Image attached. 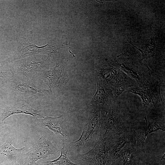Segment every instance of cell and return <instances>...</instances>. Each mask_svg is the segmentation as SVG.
Here are the masks:
<instances>
[{"label": "cell", "instance_id": "obj_6", "mask_svg": "<svg viewBox=\"0 0 165 165\" xmlns=\"http://www.w3.org/2000/svg\"><path fill=\"white\" fill-rule=\"evenodd\" d=\"M115 60L116 67L135 80L138 86L151 77L150 69L136 57L122 54Z\"/></svg>", "mask_w": 165, "mask_h": 165}, {"label": "cell", "instance_id": "obj_20", "mask_svg": "<svg viewBox=\"0 0 165 165\" xmlns=\"http://www.w3.org/2000/svg\"><path fill=\"white\" fill-rule=\"evenodd\" d=\"M130 43L133 45L131 42ZM134 46L137 49L139 50L142 53V58L141 59V60L144 59H145V60H146L151 57H153L155 55L156 53L155 45L152 40L151 41L149 44L147 45L144 50H141V49L137 48L135 46Z\"/></svg>", "mask_w": 165, "mask_h": 165}, {"label": "cell", "instance_id": "obj_16", "mask_svg": "<svg viewBox=\"0 0 165 165\" xmlns=\"http://www.w3.org/2000/svg\"><path fill=\"white\" fill-rule=\"evenodd\" d=\"M120 151L122 157V165H141L138 148L129 143Z\"/></svg>", "mask_w": 165, "mask_h": 165}, {"label": "cell", "instance_id": "obj_13", "mask_svg": "<svg viewBox=\"0 0 165 165\" xmlns=\"http://www.w3.org/2000/svg\"><path fill=\"white\" fill-rule=\"evenodd\" d=\"M13 140H8L0 146V164L18 161L27 152L28 145L20 148H16L12 145Z\"/></svg>", "mask_w": 165, "mask_h": 165}, {"label": "cell", "instance_id": "obj_25", "mask_svg": "<svg viewBox=\"0 0 165 165\" xmlns=\"http://www.w3.org/2000/svg\"><path fill=\"white\" fill-rule=\"evenodd\" d=\"M88 165H94L93 163H89Z\"/></svg>", "mask_w": 165, "mask_h": 165}, {"label": "cell", "instance_id": "obj_14", "mask_svg": "<svg viewBox=\"0 0 165 165\" xmlns=\"http://www.w3.org/2000/svg\"><path fill=\"white\" fill-rule=\"evenodd\" d=\"M136 135L134 130H127L119 136L116 144L109 153L108 160L110 165H113L115 161L120 156V151L129 143H133V139Z\"/></svg>", "mask_w": 165, "mask_h": 165}, {"label": "cell", "instance_id": "obj_19", "mask_svg": "<svg viewBox=\"0 0 165 165\" xmlns=\"http://www.w3.org/2000/svg\"><path fill=\"white\" fill-rule=\"evenodd\" d=\"M14 74L11 69L0 70V86L4 89L13 78Z\"/></svg>", "mask_w": 165, "mask_h": 165}, {"label": "cell", "instance_id": "obj_15", "mask_svg": "<svg viewBox=\"0 0 165 165\" xmlns=\"http://www.w3.org/2000/svg\"><path fill=\"white\" fill-rule=\"evenodd\" d=\"M137 86L135 80L119 69L112 86L114 101L116 102L119 96L125 90Z\"/></svg>", "mask_w": 165, "mask_h": 165}, {"label": "cell", "instance_id": "obj_21", "mask_svg": "<svg viewBox=\"0 0 165 165\" xmlns=\"http://www.w3.org/2000/svg\"><path fill=\"white\" fill-rule=\"evenodd\" d=\"M145 132H141L138 136L136 135L133 139L132 144L137 148H139L145 154V141L146 138Z\"/></svg>", "mask_w": 165, "mask_h": 165}, {"label": "cell", "instance_id": "obj_5", "mask_svg": "<svg viewBox=\"0 0 165 165\" xmlns=\"http://www.w3.org/2000/svg\"><path fill=\"white\" fill-rule=\"evenodd\" d=\"M51 136V135H45L28 145L27 152L21 157L18 163L20 165H34L40 159L56 154L60 151V149L53 144Z\"/></svg>", "mask_w": 165, "mask_h": 165}, {"label": "cell", "instance_id": "obj_1", "mask_svg": "<svg viewBox=\"0 0 165 165\" xmlns=\"http://www.w3.org/2000/svg\"><path fill=\"white\" fill-rule=\"evenodd\" d=\"M4 89L10 102H23L33 108L35 105L52 96L49 90L43 88L40 83L15 74Z\"/></svg>", "mask_w": 165, "mask_h": 165}, {"label": "cell", "instance_id": "obj_22", "mask_svg": "<svg viewBox=\"0 0 165 165\" xmlns=\"http://www.w3.org/2000/svg\"><path fill=\"white\" fill-rule=\"evenodd\" d=\"M7 128V125L5 121L0 122V135L5 132Z\"/></svg>", "mask_w": 165, "mask_h": 165}, {"label": "cell", "instance_id": "obj_10", "mask_svg": "<svg viewBox=\"0 0 165 165\" xmlns=\"http://www.w3.org/2000/svg\"><path fill=\"white\" fill-rule=\"evenodd\" d=\"M16 114L29 115L34 118H43L47 116L43 110L36 109L24 102H11L3 108L0 107V122H3L10 116Z\"/></svg>", "mask_w": 165, "mask_h": 165}, {"label": "cell", "instance_id": "obj_8", "mask_svg": "<svg viewBox=\"0 0 165 165\" xmlns=\"http://www.w3.org/2000/svg\"><path fill=\"white\" fill-rule=\"evenodd\" d=\"M70 77V75L66 73L64 68L62 69L59 61L54 67L45 72L42 80L49 87L51 96L57 97L63 91Z\"/></svg>", "mask_w": 165, "mask_h": 165}, {"label": "cell", "instance_id": "obj_9", "mask_svg": "<svg viewBox=\"0 0 165 165\" xmlns=\"http://www.w3.org/2000/svg\"><path fill=\"white\" fill-rule=\"evenodd\" d=\"M36 127L49 130L62 137V141H70V136L67 126V116L64 113L57 117L46 116L43 118H35Z\"/></svg>", "mask_w": 165, "mask_h": 165}, {"label": "cell", "instance_id": "obj_24", "mask_svg": "<svg viewBox=\"0 0 165 165\" xmlns=\"http://www.w3.org/2000/svg\"><path fill=\"white\" fill-rule=\"evenodd\" d=\"M15 165H20L18 163H15Z\"/></svg>", "mask_w": 165, "mask_h": 165}, {"label": "cell", "instance_id": "obj_7", "mask_svg": "<svg viewBox=\"0 0 165 165\" xmlns=\"http://www.w3.org/2000/svg\"><path fill=\"white\" fill-rule=\"evenodd\" d=\"M161 83L155 79L150 77L142 85L128 88L126 92H131L140 96L142 101L144 109L145 105L152 103L155 109L164 105L161 94Z\"/></svg>", "mask_w": 165, "mask_h": 165}, {"label": "cell", "instance_id": "obj_2", "mask_svg": "<svg viewBox=\"0 0 165 165\" xmlns=\"http://www.w3.org/2000/svg\"><path fill=\"white\" fill-rule=\"evenodd\" d=\"M92 106L94 111L88 115L80 137L74 142H69L70 148L68 153L70 154L77 155L89 146L94 134L102 127L103 121L108 113L107 109H108L102 105Z\"/></svg>", "mask_w": 165, "mask_h": 165}, {"label": "cell", "instance_id": "obj_23", "mask_svg": "<svg viewBox=\"0 0 165 165\" xmlns=\"http://www.w3.org/2000/svg\"><path fill=\"white\" fill-rule=\"evenodd\" d=\"M34 165H50L47 163L45 161L36 163Z\"/></svg>", "mask_w": 165, "mask_h": 165}, {"label": "cell", "instance_id": "obj_17", "mask_svg": "<svg viewBox=\"0 0 165 165\" xmlns=\"http://www.w3.org/2000/svg\"><path fill=\"white\" fill-rule=\"evenodd\" d=\"M62 141L63 147L60 148L61 152L60 156L56 159L46 161V162L50 165H81L72 162L67 156L70 148L69 142L70 141Z\"/></svg>", "mask_w": 165, "mask_h": 165}, {"label": "cell", "instance_id": "obj_12", "mask_svg": "<svg viewBox=\"0 0 165 165\" xmlns=\"http://www.w3.org/2000/svg\"><path fill=\"white\" fill-rule=\"evenodd\" d=\"M96 79L97 90L90 102V105H102L109 109L115 102L112 87L104 83L97 78Z\"/></svg>", "mask_w": 165, "mask_h": 165}, {"label": "cell", "instance_id": "obj_3", "mask_svg": "<svg viewBox=\"0 0 165 165\" xmlns=\"http://www.w3.org/2000/svg\"><path fill=\"white\" fill-rule=\"evenodd\" d=\"M49 59L41 55L30 56L14 61L11 69L15 75L41 83L44 73L48 70Z\"/></svg>", "mask_w": 165, "mask_h": 165}, {"label": "cell", "instance_id": "obj_18", "mask_svg": "<svg viewBox=\"0 0 165 165\" xmlns=\"http://www.w3.org/2000/svg\"><path fill=\"white\" fill-rule=\"evenodd\" d=\"M144 118L146 123L145 130V136L146 137L150 134L157 132L159 130L165 131L164 126L159 123L158 122H156L154 120L148 121L145 114Z\"/></svg>", "mask_w": 165, "mask_h": 165}, {"label": "cell", "instance_id": "obj_26", "mask_svg": "<svg viewBox=\"0 0 165 165\" xmlns=\"http://www.w3.org/2000/svg\"><path fill=\"white\" fill-rule=\"evenodd\" d=\"M94 165H96L95 164H94Z\"/></svg>", "mask_w": 165, "mask_h": 165}, {"label": "cell", "instance_id": "obj_4", "mask_svg": "<svg viewBox=\"0 0 165 165\" xmlns=\"http://www.w3.org/2000/svg\"><path fill=\"white\" fill-rule=\"evenodd\" d=\"M113 135L103 138L102 128L98 139L95 138L92 148L88 152L75 155V160L86 163L96 165H110L108 160L109 153L116 144L119 138Z\"/></svg>", "mask_w": 165, "mask_h": 165}, {"label": "cell", "instance_id": "obj_11", "mask_svg": "<svg viewBox=\"0 0 165 165\" xmlns=\"http://www.w3.org/2000/svg\"><path fill=\"white\" fill-rule=\"evenodd\" d=\"M111 108V113L107 114L103 123L105 130L103 138L113 135L119 136L127 130L122 122L119 107L116 102H113Z\"/></svg>", "mask_w": 165, "mask_h": 165}]
</instances>
